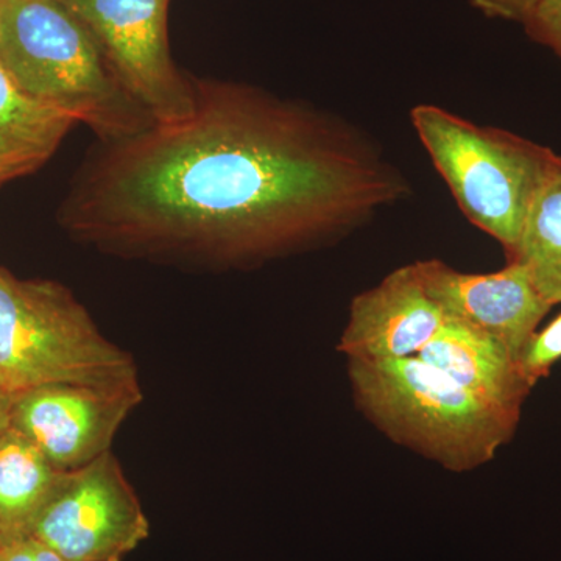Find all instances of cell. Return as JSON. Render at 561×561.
I'll list each match as a JSON object with an SVG mask.
<instances>
[{
  "mask_svg": "<svg viewBox=\"0 0 561 561\" xmlns=\"http://www.w3.org/2000/svg\"><path fill=\"white\" fill-rule=\"evenodd\" d=\"M411 121L461 213L501 243L507 260L512 257L531 203L560 154L515 133L472 124L440 106H415Z\"/></svg>",
  "mask_w": 561,
  "mask_h": 561,
  "instance_id": "obj_4",
  "label": "cell"
},
{
  "mask_svg": "<svg viewBox=\"0 0 561 561\" xmlns=\"http://www.w3.org/2000/svg\"><path fill=\"white\" fill-rule=\"evenodd\" d=\"M0 65L22 91L87 125L101 142L154 124L58 0H0Z\"/></svg>",
  "mask_w": 561,
  "mask_h": 561,
  "instance_id": "obj_2",
  "label": "cell"
},
{
  "mask_svg": "<svg viewBox=\"0 0 561 561\" xmlns=\"http://www.w3.org/2000/svg\"><path fill=\"white\" fill-rule=\"evenodd\" d=\"M0 561H66L38 538H21L0 548Z\"/></svg>",
  "mask_w": 561,
  "mask_h": 561,
  "instance_id": "obj_18",
  "label": "cell"
},
{
  "mask_svg": "<svg viewBox=\"0 0 561 561\" xmlns=\"http://www.w3.org/2000/svg\"><path fill=\"white\" fill-rule=\"evenodd\" d=\"M561 360V312L542 330L535 332L518 357V367L531 389L549 376Z\"/></svg>",
  "mask_w": 561,
  "mask_h": 561,
  "instance_id": "obj_15",
  "label": "cell"
},
{
  "mask_svg": "<svg viewBox=\"0 0 561 561\" xmlns=\"http://www.w3.org/2000/svg\"><path fill=\"white\" fill-rule=\"evenodd\" d=\"M138 378L131 354L99 330L62 284L18 279L0 267V389Z\"/></svg>",
  "mask_w": 561,
  "mask_h": 561,
  "instance_id": "obj_5",
  "label": "cell"
},
{
  "mask_svg": "<svg viewBox=\"0 0 561 561\" xmlns=\"http://www.w3.org/2000/svg\"><path fill=\"white\" fill-rule=\"evenodd\" d=\"M76 124L22 91L0 65V184L43 168Z\"/></svg>",
  "mask_w": 561,
  "mask_h": 561,
  "instance_id": "obj_12",
  "label": "cell"
},
{
  "mask_svg": "<svg viewBox=\"0 0 561 561\" xmlns=\"http://www.w3.org/2000/svg\"><path fill=\"white\" fill-rule=\"evenodd\" d=\"M415 265L424 290L446 317L486 332L516 360L552 309L518 262H507L494 273L454 271L438 260Z\"/></svg>",
  "mask_w": 561,
  "mask_h": 561,
  "instance_id": "obj_9",
  "label": "cell"
},
{
  "mask_svg": "<svg viewBox=\"0 0 561 561\" xmlns=\"http://www.w3.org/2000/svg\"><path fill=\"white\" fill-rule=\"evenodd\" d=\"M507 262H518L549 305H561V158L531 203L518 247Z\"/></svg>",
  "mask_w": 561,
  "mask_h": 561,
  "instance_id": "obj_14",
  "label": "cell"
},
{
  "mask_svg": "<svg viewBox=\"0 0 561 561\" xmlns=\"http://www.w3.org/2000/svg\"><path fill=\"white\" fill-rule=\"evenodd\" d=\"M523 27L529 38L549 47L561 60V0H542Z\"/></svg>",
  "mask_w": 561,
  "mask_h": 561,
  "instance_id": "obj_16",
  "label": "cell"
},
{
  "mask_svg": "<svg viewBox=\"0 0 561 561\" xmlns=\"http://www.w3.org/2000/svg\"><path fill=\"white\" fill-rule=\"evenodd\" d=\"M348 379L365 419L390 440L454 472L493 460L522 419L471 393L419 356L348 359Z\"/></svg>",
  "mask_w": 561,
  "mask_h": 561,
  "instance_id": "obj_3",
  "label": "cell"
},
{
  "mask_svg": "<svg viewBox=\"0 0 561 561\" xmlns=\"http://www.w3.org/2000/svg\"><path fill=\"white\" fill-rule=\"evenodd\" d=\"M419 357L482 400L522 416L531 387L511 350L486 332L446 317Z\"/></svg>",
  "mask_w": 561,
  "mask_h": 561,
  "instance_id": "obj_11",
  "label": "cell"
},
{
  "mask_svg": "<svg viewBox=\"0 0 561 561\" xmlns=\"http://www.w3.org/2000/svg\"><path fill=\"white\" fill-rule=\"evenodd\" d=\"M140 401L138 378L54 383L14 394L11 426L58 471H72L111 451L117 431Z\"/></svg>",
  "mask_w": 561,
  "mask_h": 561,
  "instance_id": "obj_8",
  "label": "cell"
},
{
  "mask_svg": "<svg viewBox=\"0 0 561 561\" xmlns=\"http://www.w3.org/2000/svg\"><path fill=\"white\" fill-rule=\"evenodd\" d=\"M31 535L66 561H122L149 538L150 522L110 451L60 472Z\"/></svg>",
  "mask_w": 561,
  "mask_h": 561,
  "instance_id": "obj_6",
  "label": "cell"
},
{
  "mask_svg": "<svg viewBox=\"0 0 561 561\" xmlns=\"http://www.w3.org/2000/svg\"><path fill=\"white\" fill-rule=\"evenodd\" d=\"M11 405H13V394L0 389V434L11 424Z\"/></svg>",
  "mask_w": 561,
  "mask_h": 561,
  "instance_id": "obj_19",
  "label": "cell"
},
{
  "mask_svg": "<svg viewBox=\"0 0 561 561\" xmlns=\"http://www.w3.org/2000/svg\"><path fill=\"white\" fill-rule=\"evenodd\" d=\"M445 319L413 262L354 298L337 350L346 359L367 362L419 356Z\"/></svg>",
  "mask_w": 561,
  "mask_h": 561,
  "instance_id": "obj_10",
  "label": "cell"
},
{
  "mask_svg": "<svg viewBox=\"0 0 561 561\" xmlns=\"http://www.w3.org/2000/svg\"><path fill=\"white\" fill-rule=\"evenodd\" d=\"M60 472L11 424L0 434V548L32 534Z\"/></svg>",
  "mask_w": 561,
  "mask_h": 561,
  "instance_id": "obj_13",
  "label": "cell"
},
{
  "mask_svg": "<svg viewBox=\"0 0 561 561\" xmlns=\"http://www.w3.org/2000/svg\"><path fill=\"white\" fill-rule=\"evenodd\" d=\"M181 119L101 142L58 209L84 245L250 267L348 234L411 194L370 136L311 103L191 77Z\"/></svg>",
  "mask_w": 561,
  "mask_h": 561,
  "instance_id": "obj_1",
  "label": "cell"
},
{
  "mask_svg": "<svg viewBox=\"0 0 561 561\" xmlns=\"http://www.w3.org/2000/svg\"><path fill=\"white\" fill-rule=\"evenodd\" d=\"M483 16L523 24L542 0H468Z\"/></svg>",
  "mask_w": 561,
  "mask_h": 561,
  "instance_id": "obj_17",
  "label": "cell"
},
{
  "mask_svg": "<svg viewBox=\"0 0 561 561\" xmlns=\"http://www.w3.org/2000/svg\"><path fill=\"white\" fill-rule=\"evenodd\" d=\"M91 33L128 91L154 122L187 116L190 76L172 60L169 0H58Z\"/></svg>",
  "mask_w": 561,
  "mask_h": 561,
  "instance_id": "obj_7",
  "label": "cell"
}]
</instances>
